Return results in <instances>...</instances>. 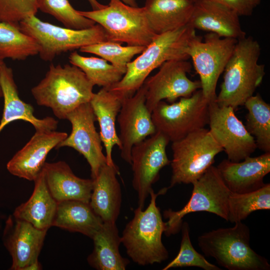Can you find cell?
I'll return each instance as SVG.
<instances>
[{"label": "cell", "mask_w": 270, "mask_h": 270, "mask_svg": "<svg viewBox=\"0 0 270 270\" xmlns=\"http://www.w3.org/2000/svg\"><path fill=\"white\" fill-rule=\"evenodd\" d=\"M196 30L188 24L157 34L136 58L126 66L122 79L108 88L122 100L133 95L144 84L148 75L164 62L189 58L186 51Z\"/></svg>", "instance_id": "cell-1"}, {"label": "cell", "mask_w": 270, "mask_h": 270, "mask_svg": "<svg viewBox=\"0 0 270 270\" xmlns=\"http://www.w3.org/2000/svg\"><path fill=\"white\" fill-rule=\"evenodd\" d=\"M260 52V44L252 37L238 40L224 71L215 100L218 105L235 110L254 95L266 74L264 66L258 62Z\"/></svg>", "instance_id": "cell-2"}, {"label": "cell", "mask_w": 270, "mask_h": 270, "mask_svg": "<svg viewBox=\"0 0 270 270\" xmlns=\"http://www.w3.org/2000/svg\"><path fill=\"white\" fill-rule=\"evenodd\" d=\"M94 84L72 64H50L44 77L31 90L36 104L50 108L60 120L80 106L89 102Z\"/></svg>", "instance_id": "cell-3"}, {"label": "cell", "mask_w": 270, "mask_h": 270, "mask_svg": "<svg viewBox=\"0 0 270 270\" xmlns=\"http://www.w3.org/2000/svg\"><path fill=\"white\" fill-rule=\"evenodd\" d=\"M168 190L164 188L156 194L152 189L150 192L148 206L144 210L138 206L122 232L121 242L127 254L138 265L161 263L168 258V252L162 240L165 222L156 204L158 196L164 194Z\"/></svg>", "instance_id": "cell-4"}, {"label": "cell", "mask_w": 270, "mask_h": 270, "mask_svg": "<svg viewBox=\"0 0 270 270\" xmlns=\"http://www.w3.org/2000/svg\"><path fill=\"white\" fill-rule=\"evenodd\" d=\"M232 227L218 228L198 238V245L204 254L214 258L228 270H269L268 260L250 246V230L242 222Z\"/></svg>", "instance_id": "cell-5"}, {"label": "cell", "mask_w": 270, "mask_h": 270, "mask_svg": "<svg viewBox=\"0 0 270 270\" xmlns=\"http://www.w3.org/2000/svg\"><path fill=\"white\" fill-rule=\"evenodd\" d=\"M78 11L100 25L110 41L146 46L157 35L149 24L144 6H133L120 0H110L101 9Z\"/></svg>", "instance_id": "cell-6"}, {"label": "cell", "mask_w": 270, "mask_h": 270, "mask_svg": "<svg viewBox=\"0 0 270 270\" xmlns=\"http://www.w3.org/2000/svg\"><path fill=\"white\" fill-rule=\"evenodd\" d=\"M19 26L23 32L36 40L40 46V58L46 62L64 52L108 40L105 30L98 24L75 30L44 22L34 15L20 22Z\"/></svg>", "instance_id": "cell-7"}, {"label": "cell", "mask_w": 270, "mask_h": 270, "mask_svg": "<svg viewBox=\"0 0 270 270\" xmlns=\"http://www.w3.org/2000/svg\"><path fill=\"white\" fill-rule=\"evenodd\" d=\"M172 176L168 189L178 184H192L200 178L224 151L209 130L202 128L172 142Z\"/></svg>", "instance_id": "cell-8"}, {"label": "cell", "mask_w": 270, "mask_h": 270, "mask_svg": "<svg viewBox=\"0 0 270 270\" xmlns=\"http://www.w3.org/2000/svg\"><path fill=\"white\" fill-rule=\"evenodd\" d=\"M192 184L190 198L181 210L174 211L169 208L164 212V217L168 220L164 232L167 236L178 233L181 229L183 218L191 212H208L228 221V201L231 192L217 168L212 165Z\"/></svg>", "instance_id": "cell-9"}, {"label": "cell", "mask_w": 270, "mask_h": 270, "mask_svg": "<svg viewBox=\"0 0 270 270\" xmlns=\"http://www.w3.org/2000/svg\"><path fill=\"white\" fill-rule=\"evenodd\" d=\"M208 106L200 89L178 102H160L151 112L152 118L156 132L172 142L208 124Z\"/></svg>", "instance_id": "cell-10"}, {"label": "cell", "mask_w": 270, "mask_h": 270, "mask_svg": "<svg viewBox=\"0 0 270 270\" xmlns=\"http://www.w3.org/2000/svg\"><path fill=\"white\" fill-rule=\"evenodd\" d=\"M237 41L210 32L206 35L204 41L196 36L189 42L186 52L199 75L200 90L208 103L216 100L218 78L224 71Z\"/></svg>", "instance_id": "cell-11"}, {"label": "cell", "mask_w": 270, "mask_h": 270, "mask_svg": "<svg viewBox=\"0 0 270 270\" xmlns=\"http://www.w3.org/2000/svg\"><path fill=\"white\" fill-rule=\"evenodd\" d=\"M170 142L165 135L156 132L132 148V185L138 194V206L142 208L152 184L159 178L160 170L170 163L166 152Z\"/></svg>", "instance_id": "cell-12"}, {"label": "cell", "mask_w": 270, "mask_h": 270, "mask_svg": "<svg viewBox=\"0 0 270 270\" xmlns=\"http://www.w3.org/2000/svg\"><path fill=\"white\" fill-rule=\"evenodd\" d=\"M230 106H220L215 101L209 103V130L232 162L244 160L254 152V138Z\"/></svg>", "instance_id": "cell-13"}, {"label": "cell", "mask_w": 270, "mask_h": 270, "mask_svg": "<svg viewBox=\"0 0 270 270\" xmlns=\"http://www.w3.org/2000/svg\"><path fill=\"white\" fill-rule=\"evenodd\" d=\"M192 64L187 60H171L164 62L158 71L146 79V104L150 112L160 101L172 103L178 98L188 97L201 88L200 80H192L187 74Z\"/></svg>", "instance_id": "cell-14"}, {"label": "cell", "mask_w": 270, "mask_h": 270, "mask_svg": "<svg viewBox=\"0 0 270 270\" xmlns=\"http://www.w3.org/2000/svg\"><path fill=\"white\" fill-rule=\"evenodd\" d=\"M66 120L72 124V132L56 148L70 147L82 154L90 166L91 178L94 179L101 168L106 164V160L102 152V142L94 125L96 118L90 102L78 106L68 114Z\"/></svg>", "instance_id": "cell-15"}, {"label": "cell", "mask_w": 270, "mask_h": 270, "mask_svg": "<svg viewBox=\"0 0 270 270\" xmlns=\"http://www.w3.org/2000/svg\"><path fill=\"white\" fill-rule=\"evenodd\" d=\"M146 94L143 84L133 95L124 98L117 117L120 156L129 164L132 146L156 132L151 112L146 104Z\"/></svg>", "instance_id": "cell-16"}, {"label": "cell", "mask_w": 270, "mask_h": 270, "mask_svg": "<svg viewBox=\"0 0 270 270\" xmlns=\"http://www.w3.org/2000/svg\"><path fill=\"white\" fill-rule=\"evenodd\" d=\"M48 230H40L28 222L10 216L2 240L12 258V270H24L38 260Z\"/></svg>", "instance_id": "cell-17"}, {"label": "cell", "mask_w": 270, "mask_h": 270, "mask_svg": "<svg viewBox=\"0 0 270 270\" xmlns=\"http://www.w3.org/2000/svg\"><path fill=\"white\" fill-rule=\"evenodd\" d=\"M63 132L36 130L29 141L6 164L12 174L34 181L42 171L50 152L68 136Z\"/></svg>", "instance_id": "cell-18"}, {"label": "cell", "mask_w": 270, "mask_h": 270, "mask_svg": "<svg viewBox=\"0 0 270 270\" xmlns=\"http://www.w3.org/2000/svg\"><path fill=\"white\" fill-rule=\"evenodd\" d=\"M216 168L230 192H252L265 184L264 178L270 172V152L256 157L249 156L239 162L225 159Z\"/></svg>", "instance_id": "cell-19"}, {"label": "cell", "mask_w": 270, "mask_h": 270, "mask_svg": "<svg viewBox=\"0 0 270 270\" xmlns=\"http://www.w3.org/2000/svg\"><path fill=\"white\" fill-rule=\"evenodd\" d=\"M239 17L234 10L215 1L196 0L188 24L195 30L238 40L246 36Z\"/></svg>", "instance_id": "cell-20"}, {"label": "cell", "mask_w": 270, "mask_h": 270, "mask_svg": "<svg viewBox=\"0 0 270 270\" xmlns=\"http://www.w3.org/2000/svg\"><path fill=\"white\" fill-rule=\"evenodd\" d=\"M0 86L4 98L0 132L8 124L18 120L31 124L36 130H55L57 128V120L50 116L37 118L34 114L33 106L20 99L12 70L5 63L0 72Z\"/></svg>", "instance_id": "cell-21"}, {"label": "cell", "mask_w": 270, "mask_h": 270, "mask_svg": "<svg viewBox=\"0 0 270 270\" xmlns=\"http://www.w3.org/2000/svg\"><path fill=\"white\" fill-rule=\"evenodd\" d=\"M48 188L58 202L76 200L90 202L93 180L76 176L64 162H46L42 169Z\"/></svg>", "instance_id": "cell-22"}, {"label": "cell", "mask_w": 270, "mask_h": 270, "mask_svg": "<svg viewBox=\"0 0 270 270\" xmlns=\"http://www.w3.org/2000/svg\"><path fill=\"white\" fill-rule=\"evenodd\" d=\"M118 168L105 164L93 180L89 204L103 222H116L120 213L122 192Z\"/></svg>", "instance_id": "cell-23"}, {"label": "cell", "mask_w": 270, "mask_h": 270, "mask_svg": "<svg viewBox=\"0 0 270 270\" xmlns=\"http://www.w3.org/2000/svg\"><path fill=\"white\" fill-rule=\"evenodd\" d=\"M122 100L106 88H102L94 93L90 103L98 120L100 135L106 150V164L118 168L112 158L114 146L120 148L121 144L117 134L116 122L120 110Z\"/></svg>", "instance_id": "cell-24"}, {"label": "cell", "mask_w": 270, "mask_h": 270, "mask_svg": "<svg viewBox=\"0 0 270 270\" xmlns=\"http://www.w3.org/2000/svg\"><path fill=\"white\" fill-rule=\"evenodd\" d=\"M196 0H146L144 8L156 34L188 24Z\"/></svg>", "instance_id": "cell-25"}, {"label": "cell", "mask_w": 270, "mask_h": 270, "mask_svg": "<svg viewBox=\"0 0 270 270\" xmlns=\"http://www.w3.org/2000/svg\"><path fill=\"white\" fill-rule=\"evenodd\" d=\"M34 182V187L30 197L18 206L12 215L38 229L48 230L52 226L58 202L48 188L42 170Z\"/></svg>", "instance_id": "cell-26"}, {"label": "cell", "mask_w": 270, "mask_h": 270, "mask_svg": "<svg viewBox=\"0 0 270 270\" xmlns=\"http://www.w3.org/2000/svg\"><path fill=\"white\" fill-rule=\"evenodd\" d=\"M92 239L94 249L87 258L90 266L98 270L126 269L130 261L120 254L121 236L116 222H103Z\"/></svg>", "instance_id": "cell-27"}, {"label": "cell", "mask_w": 270, "mask_h": 270, "mask_svg": "<svg viewBox=\"0 0 270 270\" xmlns=\"http://www.w3.org/2000/svg\"><path fill=\"white\" fill-rule=\"evenodd\" d=\"M102 224L88 202L70 200L58 202L52 226L92 238Z\"/></svg>", "instance_id": "cell-28"}, {"label": "cell", "mask_w": 270, "mask_h": 270, "mask_svg": "<svg viewBox=\"0 0 270 270\" xmlns=\"http://www.w3.org/2000/svg\"><path fill=\"white\" fill-rule=\"evenodd\" d=\"M40 46L18 25L0 22V57L4 60H24L38 54Z\"/></svg>", "instance_id": "cell-29"}, {"label": "cell", "mask_w": 270, "mask_h": 270, "mask_svg": "<svg viewBox=\"0 0 270 270\" xmlns=\"http://www.w3.org/2000/svg\"><path fill=\"white\" fill-rule=\"evenodd\" d=\"M248 110L246 128L254 138L258 148L270 152V104L259 94L253 95L245 102Z\"/></svg>", "instance_id": "cell-30"}, {"label": "cell", "mask_w": 270, "mask_h": 270, "mask_svg": "<svg viewBox=\"0 0 270 270\" xmlns=\"http://www.w3.org/2000/svg\"><path fill=\"white\" fill-rule=\"evenodd\" d=\"M71 64L80 68L94 84L108 88L119 82L124 73L100 57L84 56L74 51L68 57Z\"/></svg>", "instance_id": "cell-31"}, {"label": "cell", "mask_w": 270, "mask_h": 270, "mask_svg": "<svg viewBox=\"0 0 270 270\" xmlns=\"http://www.w3.org/2000/svg\"><path fill=\"white\" fill-rule=\"evenodd\" d=\"M270 209L269 183L250 192L236 194L231 192L228 201V221L234 223L242 222L254 211Z\"/></svg>", "instance_id": "cell-32"}, {"label": "cell", "mask_w": 270, "mask_h": 270, "mask_svg": "<svg viewBox=\"0 0 270 270\" xmlns=\"http://www.w3.org/2000/svg\"><path fill=\"white\" fill-rule=\"evenodd\" d=\"M144 46H123L112 41H104L84 46L79 49L82 52L94 54L110 62L124 74L126 66L136 55L146 48Z\"/></svg>", "instance_id": "cell-33"}, {"label": "cell", "mask_w": 270, "mask_h": 270, "mask_svg": "<svg viewBox=\"0 0 270 270\" xmlns=\"http://www.w3.org/2000/svg\"><path fill=\"white\" fill-rule=\"evenodd\" d=\"M38 8L53 16L68 28L82 30L96 24L74 9L68 0H38Z\"/></svg>", "instance_id": "cell-34"}, {"label": "cell", "mask_w": 270, "mask_h": 270, "mask_svg": "<svg viewBox=\"0 0 270 270\" xmlns=\"http://www.w3.org/2000/svg\"><path fill=\"white\" fill-rule=\"evenodd\" d=\"M180 230L182 236L178 253L162 270L186 266H196L204 270H220L219 266L208 262L194 249L190 241V226L186 222H182Z\"/></svg>", "instance_id": "cell-35"}, {"label": "cell", "mask_w": 270, "mask_h": 270, "mask_svg": "<svg viewBox=\"0 0 270 270\" xmlns=\"http://www.w3.org/2000/svg\"><path fill=\"white\" fill-rule=\"evenodd\" d=\"M38 10V0H0V22L19 26Z\"/></svg>", "instance_id": "cell-36"}, {"label": "cell", "mask_w": 270, "mask_h": 270, "mask_svg": "<svg viewBox=\"0 0 270 270\" xmlns=\"http://www.w3.org/2000/svg\"><path fill=\"white\" fill-rule=\"evenodd\" d=\"M230 8L240 16H250L262 0H212Z\"/></svg>", "instance_id": "cell-37"}, {"label": "cell", "mask_w": 270, "mask_h": 270, "mask_svg": "<svg viewBox=\"0 0 270 270\" xmlns=\"http://www.w3.org/2000/svg\"><path fill=\"white\" fill-rule=\"evenodd\" d=\"M92 10H97L103 8L106 5L100 4L97 0H88Z\"/></svg>", "instance_id": "cell-38"}, {"label": "cell", "mask_w": 270, "mask_h": 270, "mask_svg": "<svg viewBox=\"0 0 270 270\" xmlns=\"http://www.w3.org/2000/svg\"><path fill=\"white\" fill-rule=\"evenodd\" d=\"M42 269V265L38 260L26 267L24 270H40Z\"/></svg>", "instance_id": "cell-39"}, {"label": "cell", "mask_w": 270, "mask_h": 270, "mask_svg": "<svg viewBox=\"0 0 270 270\" xmlns=\"http://www.w3.org/2000/svg\"><path fill=\"white\" fill-rule=\"evenodd\" d=\"M122 2L133 6H138L136 0H120Z\"/></svg>", "instance_id": "cell-40"}, {"label": "cell", "mask_w": 270, "mask_h": 270, "mask_svg": "<svg viewBox=\"0 0 270 270\" xmlns=\"http://www.w3.org/2000/svg\"><path fill=\"white\" fill-rule=\"evenodd\" d=\"M4 60H2L0 57V70H1V68H2V65L4 64ZM2 97V89H1V88H0V98H1Z\"/></svg>", "instance_id": "cell-41"}]
</instances>
